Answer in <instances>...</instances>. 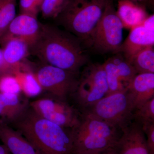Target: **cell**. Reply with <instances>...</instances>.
<instances>
[{
	"mask_svg": "<svg viewBox=\"0 0 154 154\" xmlns=\"http://www.w3.org/2000/svg\"><path fill=\"white\" fill-rule=\"evenodd\" d=\"M84 45L79 38L57 25L40 23L38 36L29 51L44 64L80 73L89 60Z\"/></svg>",
	"mask_w": 154,
	"mask_h": 154,
	"instance_id": "obj_1",
	"label": "cell"
},
{
	"mask_svg": "<svg viewBox=\"0 0 154 154\" xmlns=\"http://www.w3.org/2000/svg\"><path fill=\"white\" fill-rule=\"evenodd\" d=\"M11 125L44 154H72V129L42 118L30 105Z\"/></svg>",
	"mask_w": 154,
	"mask_h": 154,
	"instance_id": "obj_2",
	"label": "cell"
},
{
	"mask_svg": "<svg viewBox=\"0 0 154 154\" xmlns=\"http://www.w3.org/2000/svg\"><path fill=\"white\" fill-rule=\"evenodd\" d=\"M119 130L99 119L81 113L79 123L72 129V154H93L110 150L120 137Z\"/></svg>",
	"mask_w": 154,
	"mask_h": 154,
	"instance_id": "obj_3",
	"label": "cell"
},
{
	"mask_svg": "<svg viewBox=\"0 0 154 154\" xmlns=\"http://www.w3.org/2000/svg\"><path fill=\"white\" fill-rule=\"evenodd\" d=\"M108 0H69L54 19L55 25L74 35L88 46L90 37L102 17Z\"/></svg>",
	"mask_w": 154,
	"mask_h": 154,
	"instance_id": "obj_4",
	"label": "cell"
},
{
	"mask_svg": "<svg viewBox=\"0 0 154 154\" xmlns=\"http://www.w3.org/2000/svg\"><path fill=\"white\" fill-rule=\"evenodd\" d=\"M134 110L128 90L109 94L81 111L121 130L132 121Z\"/></svg>",
	"mask_w": 154,
	"mask_h": 154,
	"instance_id": "obj_5",
	"label": "cell"
},
{
	"mask_svg": "<svg viewBox=\"0 0 154 154\" xmlns=\"http://www.w3.org/2000/svg\"><path fill=\"white\" fill-rule=\"evenodd\" d=\"M123 28L113 0H108L103 15L91 34L88 47L101 54L120 52L123 42Z\"/></svg>",
	"mask_w": 154,
	"mask_h": 154,
	"instance_id": "obj_6",
	"label": "cell"
},
{
	"mask_svg": "<svg viewBox=\"0 0 154 154\" xmlns=\"http://www.w3.org/2000/svg\"><path fill=\"white\" fill-rule=\"evenodd\" d=\"M108 93L103 65L88 63L80 73L76 88L71 98L81 112L107 96Z\"/></svg>",
	"mask_w": 154,
	"mask_h": 154,
	"instance_id": "obj_7",
	"label": "cell"
},
{
	"mask_svg": "<svg viewBox=\"0 0 154 154\" xmlns=\"http://www.w3.org/2000/svg\"><path fill=\"white\" fill-rule=\"evenodd\" d=\"M39 116L66 128L72 129L79 123L81 113L68 100L48 94L29 103Z\"/></svg>",
	"mask_w": 154,
	"mask_h": 154,
	"instance_id": "obj_8",
	"label": "cell"
},
{
	"mask_svg": "<svg viewBox=\"0 0 154 154\" xmlns=\"http://www.w3.org/2000/svg\"><path fill=\"white\" fill-rule=\"evenodd\" d=\"M80 73L43 64L33 73L42 91L60 99L68 100L76 88Z\"/></svg>",
	"mask_w": 154,
	"mask_h": 154,
	"instance_id": "obj_9",
	"label": "cell"
},
{
	"mask_svg": "<svg viewBox=\"0 0 154 154\" xmlns=\"http://www.w3.org/2000/svg\"><path fill=\"white\" fill-rule=\"evenodd\" d=\"M102 65L108 85L107 95L127 90L137 74L131 64L120 52L115 54Z\"/></svg>",
	"mask_w": 154,
	"mask_h": 154,
	"instance_id": "obj_10",
	"label": "cell"
},
{
	"mask_svg": "<svg viewBox=\"0 0 154 154\" xmlns=\"http://www.w3.org/2000/svg\"><path fill=\"white\" fill-rule=\"evenodd\" d=\"M110 152L111 154H150L142 125L132 120L122 128L120 137Z\"/></svg>",
	"mask_w": 154,
	"mask_h": 154,
	"instance_id": "obj_11",
	"label": "cell"
},
{
	"mask_svg": "<svg viewBox=\"0 0 154 154\" xmlns=\"http://www.w3.org/2000/svg\"><path fill=\"white\" fill-rule=\"evenodd\" d=\"M40 22L37 18L20 14L11 22L5 33L0 38V44L15 37L23 39L30 46L36 40L39 32Z\"/></svg>",
	"mask_w": 154,
	"mask_h": 154,
	"instance_id": "obj_12",
	"label": "cell"
},
{
	"mask_svg": "<svg viewBox=\"0 0 154 154\" xmlns=\"http://www.w3.org/2000/svg\"><path fill=\"white\" fill-rule=\"evenodd\" d=\"M154 45V28L142 24L131 29L122 42L120 52L128 60L142 50Z\"/></svg>",
	"mask_w": 154,
	"mask_h": 154,
	"instance_id": "obj_13",
	"label": "cell"
},
{
	"mask_svg": "<svg viewBox=\"0 0 154 154\" xmlns=\"http://www.w3.org/2000/svg\"><path fill=\"white\" fill-rule=\"evenodd\" d=\"M0 140L12 154H44L11 125L0 122Z\"/></svg>",
	"mask_w": 154,
	"mask_h": 154,
	"instance_id": "obj_14",
	"label": "cell"
},
{
	"mask_svg": "<svg viewBox=\"0 0 154 154\" xmlns=\"http://www.w3.org/2000/svg\"><path fill=\"white\" fill-rule=\"evenodd\" d=\"M29 106V102L20 94L0 93V122L12 124Z\"/></svg>",
	"mask_w": 154,
	"mask_h": 154,
	"instance_id": "obj_15",
	"label": "cell"
},
{
	"mask_svg": "<svg viewBox=\"0 0 154 154\" xmlns=\"http://www.w3.org/2000/svg\"><path fill=\"white\" fill-rule=\"evenodd\" d=\"M4 58L7 63L17 72L30 70L24 66L22 61L30 54L28 43L21 38L12 37L1 44Z\"/></svg>",
	"mask_w": 154,
	"mask_h": 154,
	"instance_id": "obj_16",
	"label": "cell"
},
{
	"mask_svg": "<svg viewBox=\"0 0 154 154\" xmlns=\"http://www.w3.org/2000/svg\"><path fill=\"white\" fill-rule=\"evenodd\" d=\"M134 110L154 97V73L137 74L128 87Z\"/></svg>",
	"mask_w": 154,
	"mask_h": 154,
	"instance_id": "obj_17",
	"label": "cell"
},
{
	"mask_svg": "<svg viewBox=\"0 0 154 154\" xmlns=\"http://www.w3.org/2000/svg\"><path fill=\"white\" fill-rule=\"evenodd\" d=\"M116 13L123 28L130 30L142 25L149 16L143 8L131 0H119Z\"/></svg>",
	"mask_w": 154,
	"mask_h": 154,
	"instance_id": "obj_18",
	"label": "cell"
},
{
	"mask_svg": "<svg viewBox=\"0 0 154 154\" xmlns=\"http://www.w3.org/2000/svg\"><path fill=\"white\" fill-rule=\"evenodd\" d=\"M137 74L154 73V46L142 50L128 60Z\"/></svg>",
	"mask_w": 154,
	"mask_h": 154,
	"instance_id": "obj_19",
	"label": "cell"
},
{
	"mask_svg": "<svg viewBox=\"0 0 154 154\" xmlns=\"http://www.w3.org/2000/svg\"><path fill=\"white\" fill-rule=\"evenodd\" d=\"M14 75L19 83L21 92L26 97L32 98L38 96L43 91L33 72L20 71Z\"/></svg>",
	"mask_w": 154,
	"mask_h": 154,
	"instance_id": "obj_20",
	"label": "cell"
},
{
	"mask_svg": "<svg viewBox=\"0 0 154 154\" xmlns=\"http://www.w3.org/2000/svg\"><path fill=\"white\" fill-rule=\"evenodd\" d=\"M17 0H0V38L16 17Z\"/></svg>",
	"mask_w": 154,
	"mask_h": 154,
	"instance_id": "obj_21",
	"label": "cell"
},
{
	"mask_svg": "<svg viewBox=\"0 0 154 154\" xmlns=\"http://www.w3.org/2000/svg\"><path fill=\"white\" fill-rule=\"evenodd\" d=\"M132 120L142 126L154 123V97L135 109L133 113Z\"/></svg>",
	"mask_w": 154,
	"mask_h": 154,
	"instance_id": "obj_22",
	"label": "cell"
},
{
	"mask_svg": "<svg viewBox=\"0 0 154 154\" xmlns=\"http://www.w3.org/2000/svg\"><path fill=\"white\" fill-rule=\"evenodd\" d=\"M69 0H44L39 10L45 19H54L66 5Z\"/></svg>",
	"mask_w": 154,
	"mask_h": 154,
	"instance_id": "obj_23",
	"label": "cell"
},
{
	"mask_svg": "<svg viewBox=\"0 0 154 154\" xmlns=\"http://www.w3.org/2000/svg\"><path fill=\"white\" fill-rule=\"evenodd\" d=\"M0 93L14 94L22 93L19 83L14 75H4L0 77Z\"/></svg>",
	"mask_w": 154,
	"mask_h": 154,
	"instance_id": "obj_24",
	"label": "cell"
},
{
	"mask_svg": "<svg viewBox=\"0 0 154 154\" xmlns=\"http://www.w3.org/2000/svg\"><path fill=\"white\" fill-rule=\"evenodd\" d=\"M20 14L28 15L37 18L39 8L35 0H20Z\"/></svg>",
	"mask_w": 154,
	"mask_h": 154,
	"instance_id": "obj_25",
	"label": "cell"
},
{
	"mask_svg": "<svg viewBox=\"0 0 154 154\" xmlns=\"http://www.w3.org/2000/svg\"><path fill=\"white\" fill-rule=\"evenodd\" d=\"M150 154H154V123L143 126Z\"/></svg>",
	"mask_w": 154,
	"mask_h": 154,
	"instance_id": "obj_26",
	"label": "cell"
},
{
	"mask_svg": "<svg viewBox=\"0 0 154 154\" xmlns=\"http://www.w3.org/2000/svg\"><path fill=\"white\" fill-rule=\"evenodd\" d=\"M17 72V71L15 69L6 62L4 58L3 50L0 48V77L6 75H14Z\"/></svg>",
	"mask_w": 154,
	"mask_h": 154,
	"instance_id": "obj_27",
	"label": "cell"
},
{
	"mask_svg": "<svg viewBox=\"0 0 154 154\" xmlns=\"http://www.w3.org/2000/svg\"><path fill=\"white\" fill-rule=\"evenodd\" d=\"M0 154H12L4 144H0Z\"/></svg>",
	"mask_w": 154,
	"mask_h": 154,
	"instance_id": "obj_28",
	"label": "cell"
},
{
	"mask_svg": "<svg viewBox=\"0 0 154 154\" xmlns=\"http://www.w3.org/2000/svg\"><path fill=\"white\" fill-rule=\"evenodd\" d=\"M35 2L37 4V5H38V8H40V6H41V4H42V3L43 2L44 0H35Z\"/></svg>",
	"mask_w": 154,
	"mask_h": 154,
	"instance_id": "obj_29",
	"label": "cell"
},
{
	"mask_svg": "<svg viewBox=\"0 0 154 154\" xmlns=\"http://www.w3.org/2000/svg\"><path fill=\"white\" fill-rule=\"evenodd\" d=\"M105 152H101V153H95V154H104L105 153ZM109 154H110V152H109Z\"/></svg>",
	"mask_w": 154,
	"mask_h": 154,
	"instance_id": "obj_30",
	"label": "cell"
},
{
	"mask_svg": "<svg viewBox=\"0 0 154 154\" xmlns=\"http://www.w3.org/2000/svg\"><path fill=\"white\" fill-rule=\"evenodd\" d=\"M132 1V0H131ZM134 1H142V0H134Z\"/></svg>",
	"mask_w": 154,
	"mask_h": 154,
	"instance_id": "obj_31",
	"label": "cell"
}]
</instances>
